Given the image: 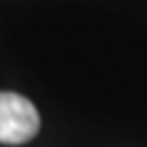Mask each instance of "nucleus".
<instances>
[{
    "mask_svg": "<svg viewBox=\"0 0 147 147\" xmlns=\"http://www.w3.org/2000/svg\"><path fill=\"white\" fill-rule=\"evenodd\" d=\"M39 130V113L17 93H0V142L22 145Z\"/></svg>",
    "mask_w": 147,
    "mask_h": 147,
    "instance_id": "nucleus-1",
    "label": "nucleus"
}]
</instances>
